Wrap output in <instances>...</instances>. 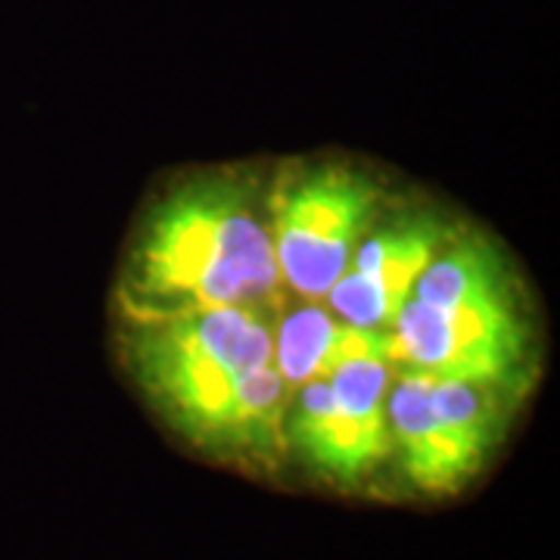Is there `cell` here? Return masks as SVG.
<instances>
[{"label":"cell","mask_w":560,"mask_h":560,"mask_svg":"<svg viewBox=\"0 0 560 560\" xmlns=\"http://www.w3.org/2000/svg\"><path fill=\"white\" fill-rule=\"evenodd\" d=\"M119 355L153 415L197 455L278 477L290 386L275 368V312L116 305Z\"/></svg>","instance_id":"6da1fadb"},{"label":"cell","mask_w":560,"mask_h":560,"mask_svg":"<svg viewBox=\"0 0 560 560\" xmlns=\"http://www.w3.org/2000/svg\"><path fill=\"white\" fill-rule=\"evenodd\" d=\"M119 300L143 308L278 312L287 290L256 180L215 168L162 187L135 224Z\"/></svg>","instance_id":"7a4b0ae2"},{"label":"cell","mask_w":560,"mask_h":560,"mask_svg":"<svg viewBox=\"0 0 560 560\" xmlns=\"http://www.w3.org/2000/svg\"><path fill=\"white\" fill-rule=\"evenodd\" d=\"M523 393L399 368L386 393L393 480L423 501L455 499L495 458Z\"/></svg>","instance_id":"3957f363"},{"label":"cell","mask_w":560,"mask_h":560,"mask_svg":"<svg viewBox=\"0 0 560 560\" xmlns=\"http://www.w3.org/2000/svg\"><path fill=\"white\" fill-rule=\"evenodd\" d=\"M393 374L396 359L371 352L296 386L283 418L287 464H296L308 480L340 495L374 492L393 460L386 418Z\"/></svg>","instance_id":"277c9868"},{"label":"cell","mask_w":560,"mask_h":560,"mask_svg":"<svg viewBox=\"0 0 560 560\" xmlns=\"http://www.w3.org/2000/svg\"><path fill=\"white\" fill-rule=\"evenodd\" d=\"M386 206V184L355 162H287L265 197L283 290L324 300Z\"/></svg>","instance_id":"5b68a950"},{"label":"cell","mask_w":560,"mask_h":560,"mask_svg":"<svg viewBox=\"0 0 560 560\" xmlns=\"http://www.w3.org/2000/svg\"><path fill=\"white\" fill-rule=\"evenodd\" d=\"M399 368L448 381L489 383L523 393L536 381V327L521 296L460 302L448 308L408 296L389 324Z\"/></svg>","instance_id":"8992f818"},{"label":"cell","mask_w":560,"mask_h":560,"mask_svg":"<svg viewBox=\"0 0 560 560\" xmlns=\"http://www.w3.org/2000/svg\"><path fill=\"white\" fill-rule=\"evenodd\" d=\"M455 231L458 224L433 206H386L355 246L342 278L320 302L355 327L389 330L423 268Z\"/></svg>","instance_id":"52a82bcc"},{"label":"cell","mask_w":560,"mask_h":560,"mask_svg":"<svg viewBox=\"0 0 560 560\" xmlns=\"http://www.w3.org/2000/svg\"><path fill=\"white\" fill-rule=\"evenodd\" d=\"M275 320V368L290 393L302 383L327 377L337 364L371 352H393L389 330H368L337 318L320 300L280 305Z\"/></svg>","instance_id":"ba28073f"},{"label":"cell","mask_w":560,"mask_h":560,"mask_svg":"<svg viewBox=\"0 0 560 560\" xmlns=\"http://www.w3.org/2000/svg\"><path fill=\"white\" fill-rule=\"evenodd\" d=\"M521 293L523 283L501 243L482 231L458 228L423 268L411 296L433 308H448Z\"/></svg>","instance_id":"9c48e42d"}]
</instances>
